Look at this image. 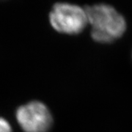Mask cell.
<instances>
[{
	"instance_id": "obj_4",
	"label": "cell",
	"mask_w": 132,
	"mask_h": 132,
	"mask_svg": "<svg viewBox=\"0 0 132 132\" xmlns=\"http://www.w3.org/2000/svg\"><path fill=\"white\" fill-rule=\"evenodd\" d=\"M0 132H12L10 124L5 118L0 117Z\"/></svg>"
},
{
	"instance_id": "obj_3",
	"label": "cell",
	"mask_w": 132,
	"mask_h": 132,
	"mask_svg": "<svg viewBox=\"0 0 132 132\" xmlns=\"http://www.w3.org/2000/svg\"><path fill=\"white\" fill-rule=\"evenodd\" d=\"M16 119L26 132H47L53 123L50 110L39 101H32L19 106Z\"/></svg>"
},
{
	"instance_id": "obj_2",
	"label": "cell",
	"mask_w": 132,
	"mask_h": 132,
	"mask_svg": "<svg viewBox=\"0 0 132 132\" xmlns=\"http://www.w3.org/2000/svg\"><path fill=\"white\" fill-rule=\"evenodd\" d=\"M49 21L55 30L69 35L80 33L88 24L85 7L64 2L56 3L53 6L49 13Z\"/></svg>"
},
{
	"instance_id": "obj_1",
	"label": "cell",
	"mask_w": 132,
	"mask_h": 132,
	"mask_svg": "<svg viewBox=\"0 0 132 132\" xmlns=\"http://www.w3.org/2000/svg\"><path fill=\"white\" fill-rule=\"evenodd\" d=\"M88 24L91 26V37L95 41L109 43L120 38L126 30V21L111 5L106 4L85 7Z\"/></svg>"
}]
</instances>
